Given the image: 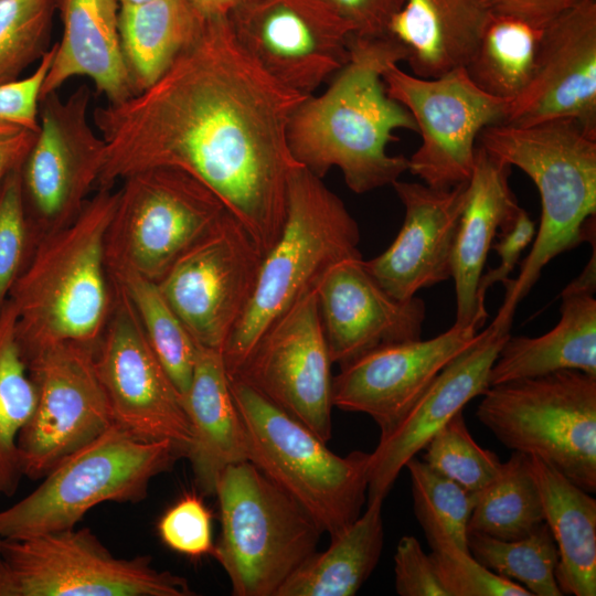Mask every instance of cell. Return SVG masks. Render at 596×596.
<instances>
[{"label":"cell","mask_w":596,"mask_h":596,"mask_svg":"<svg viewBox=\"0 0 596 596\" xmlns=\"http://www.w3.org/2000/svg\"><path fill=\"white\" fill-rule=\"evenodd\" d=\"M307 96L257 63L226 15L205 17L153 84L94 110L105 143L97 189L149 168L181 169L222 200L265 255L283 228L290 174L301 167L287 129Z\"/></svg>","instance_id":"6da1fadb"},{"label":"cell","mask_w":596,"mask_h":596,"mask_svg":"<svg viewBox=\"0 0 596 596\" xmlns=\"http://www.w3.org/2000/svg\"><path fill=\"white\" fill-rule=\"evenodd\" d=\"M406 57L390 35L352 34L345 65L322 94L308 95L290 117L287 139L295 160L322 179L338 168L356 194L392 185L408 171V158L386 149L395 130L417 132V127L383 82L384 72Z\"/></svg>","instance_id":"7a4b0ae2"},{"label":"cell","mask_w":596,"mask_h":596,"mask_svg":"<svg viewBox=\"0 0 596 596\" xmlns=\"http://www.w3.org/2000/svg\"><path fill=\"white\" fill-rule=\"evenodd\" d=\"M117 200L118 189L98 188L70 224L30 247L9 295L24 360L54 343L97 345L114 302L105 241Z\"/></svg>","instance_id":"3957f363"},{"label":"cell","mask_w":596,"mask_h":596,"mask_svg":"<svg viewBox=\"0 0 596 596\" xmlns=\"http://www.w3.org/2000/svg\"><path fill=\"white\" fill-rule=\"evenodd\" d=\"M479 145L522 170L541 199V221L517 278L503 285V304L496 316L512 322L517 305L556 256L595 237L596 134L574 119L529 126L507 123L486 127Z\"/></svg>","instance_id":"277c9868"},{"label":"cell","mask_w":596,"mask_h":596,"mask_svg":"<svg viewBox=\"0 0 596 596\" xmlns=\"http://www.w3.org/2000/svg\"><path fill=\"white\" fill-rule=\"evenodd\" d=\"M360 238L356 221L322 178L295 169L279 237L264 255L248 306L222 350L227 374L283 313L317 289L332 266L362 257Z\"/></svg>","instance_id":"5b68a950"},{"label":"cell","mask_w":596,"mask_h":596,"mask_svg":"<svg viewBox=\"0 0 596 596\" xmlns=\"http://www.w3.org/2000/svg\"><path fill=\"white\" fill-rule=\"evenodd\" d=\"M248 446V460L333 536L362 513L370 453L342 457L302 423L252 386L228 376Z\"/></svg>","instance_id":"8992f818"},{"label":"cell","mask_w":596,"mask_h":596,"mask_svg":"<svg viewBox=\"0 0 596 596\" xmlns=\"http://www.w3.org/2000/svg\"><path fill=\"white\" fill-rule=\"evenodd\" d=\"M221 535L212 556L234 596H277L317 551L323 531L309 513L249 460L219 475Z\"/></svg>","instance_id":"52a82bcc"},{"label":"cell","mask_w":596,"mask_h":596,"mask_svg":"<svg viewBox=\"0 0 596 596\" xmlns=\"http://www.w3.org/2000/svg\"><path fill=\"white\" fill-rule=\"evenodd\" d=\"M182 450L168 440L135 438L113 424L55 465L32 492L0 510V539H22L75 528L104 502L137 503L151 480Z\"/></svg>","instance_id":"ba28073f"},{"label":"cell","mask_w":596,"mask_h":596,"mask_svg":"<svg viewBox=\"0 0 596 596\" xmlns=\"http://www.w3.org/2000/svg\"><path fill=\"white\" fill-rule=\"evenodd\" d=\"M476 417L512 451L596 491V375L560 370L490 385Z\"/></svg>","instance_id":"9c48e42d"},{"label":"cell","mask_w":596,"mask_h":596,"mask_svg":"<svg viewBox=\"0 0 596 596\" xmlns=\"http://www.w3.org/2000/svg\"><path fill=\"white\" fill-rule=\"evenodd\" d=\"M120 182L105 241L110 278L132 272L157 283L227 210L209 187L178 168H149Z\"/></svg>","instance_id":"30bf717a"},{"label":"cell","mask_w":596,"mask_h":596,"mask_svg":"<svg viewBox=\"0 0 596 596\" xmlns=\"http://www.w3.org/2000/svg\"><path fill=\"white\" fill-rule=\"evenodd\" d=\"M151 557L115 556L89 529L0 539V596H191Z\"/></svg>","instance_id":"8fae6325"},{"label":"cell","mask_w":596,"mask_h":596,"mask_svg":"<svg viewBox=\"0 0 596 596\" xmlns=\"http://www.w3.org/2000/svg\"><path fill=\"white\" fill-rule=\"evenodd\" d=\"M92 92L78 86L40 100L39 128L21 167L30 247L70 224L97 187L105 143L89 116Z\"/></svg>","instance_id":"7c38bea8"},{"label":"cell","mask_w":596,"mask_h":596,"mask_svg":"<svg viewBox=\"0 0 596 596\" xmlns=\"http://www.w3.org/2000/svg\"><path fill=\"white\" fill-rule=\"evenodd\" d=\"M383 82L386 94L411 113L421 135L408 171L436 189L467 182L480 132L504 123L510 103L477 87L465 67L421 77L394 64L384 72Z\"/></svg>","instance_id":"4fadbf2b"},{"label":"cell","mask_w":596,"mask_h":596,"mask_svg":"<svg viewBox=\"0 0 596 596\" xmlns=\"http://www.w3.org/2000/svg\"><path fill=\"white\" fill-rule=\"evenodd\" d=\"M263 257L226 210L157 281L198 345L222 352L248 306Z\"/></svg>","instance_id":"5bb4252c"},{"label":"cell","mask_w":596,"mask_h":596,"mask_svg":"<svg viewBox=\"0 0 596 596\" xmlns=\"http://www.w3.org/2000/svg\"><path fill=\"white\" fill-rule=\"evenodd\" d=\"M95 351L93 345L61 342L25 358L36 402L17 441L23 476L42 479L114 424Z\"/></svg>","instance_id":"9a60e30c"},{"label":"cell","mask_w":596,"mask_h":596,"mask_svg":"<svg viewBox=\"0 0 596 596\" xmlns=\"http://www.w3.org/2000/svg\"><path fill=\"white\" fill-rule=\"evenodd\" d=\"M113 287V309L95 351L113 423L140 440L171 441L187 457L192 430L183 400L152 351L127 294L115 283Z\"/></svg>","instance_id":"2e32d148"},{"label":"cell","mask_w":596,"mask_h":596,"mask_svg":"<svg viewBox=\"0 0 596 596\" xmlns=\"http://www.w3.org/2000/svg\"><path fill=\"white\" fill-rule=\"evenodd\" d=\"M226 17L245 51L302 95H312L350 57L354 29L327 0H247Z\"/></svg>","instance_id":"e0dca14e"},{"label":"cell","mask_w":596,"mask_h":596,"mask_svg":"<svg viewBox=\"0 0 596 596\" xmlns=\"http://www.w3.org/2000/svg\"><path fill=\"white\" fill-rule=\"evenodd\" d=\"M317 292L283 313L228 376L242 380L327 443L332 435V373Z\"/></svg>","instance_id":"ac0fdd59"},{"label":"cell","mask_w":596,"mask_h":596,"mask_svg":"<svg viewBox=\"0 0 596 596\" xmlns=\"http://www.w3.org/2000/svg\"><path fill=\"white\" fill-rule=\"evenodd\" d=\"M478 330L454 323L432 339L392 343L361 355L333 376V407L365 414L380 436L389 434L440 371L476 340Z\"/></svg>","instance_id":"d6986e66"},{"label":"cell","mask_w":596,"mask_h":596,"mask_svg":"<svg viewBox=\"0 0 596 596\" xmlns=\"http://www.w3.org/2000/svg\"><path fill=\"white\" fill-rule=\"evenodd\" d=\"M574 119L596 134V0H584L542 30L531 78L504 123Z\"/></svg>","instance_id":"ffe728a7"},{"label":"cell","mask_w":596,"mask_h":596,"mask_svg":"<svg viewBox=\"0 0 596 596\" xmlns=\"http://www.w3.org/2000/svg\"><path fill=\"white\" fill-rule=\"evenodd\" d=\"M512 323L494 319L476 340L453 359L415 402L401 422L380 436L370 453L368 500L385 499L405 464L468 402L482 395L499 351Z\"/></svg>","instance_id":"44dd1931"},{"label":"cell","mask_w":596,"mask_h":596,"mask_svg":"<svg viewBox=\"0 0 596 596\" xmlns=\"http://www.w3.org/2000/svg\"><path fill=\"white\" fill-rule=\"evenodd\" d=\"M316 292L330 358L340 368L380 347L422 339L424 300L391 296L362 257L332 266Z\"/></svg>","instance_id":"7402d4cb"},{"label":"cell","mask_w":596,"mask_h":596,"mask_svg":"<svg viewBox=\"0 0 596 596\" xmlns=\"http://www.w3.org/2000/svg\"><path fill=\"white\" fill-rule=\"evenodd\" d=\"M467 182L450 189L400 179L392 184L404 206L403 224L392 244L363 264L394 298L408 300L421 289L450 278L451 254Z\"/></svg>","instance_id":"603a6c76"},{"label":"cell","mask_w":596,"mask_h":596,"mask_svg":"<svg viewBox=\"0 0 596 596\" xmlns=\"http://www.w3.org/2000/svg\"><path fill=\"white\" fill-rule=\"evenodd\" d=\"M510 172L508 163L478 145L450 260L456 292L455 323L480 329L488 317L486 307L478 300V284L498 233L520 210L509 185Z\"/></svg>","instance_id":"cb8c5ba5"},{"label":"cell","mask_w":596,"mask_h":596,"mask_svg":"<svg viewBox=\"0 0 596 596\" xmlns=\"http://www.w3.org/2000/svg\"><path fill=\"white\" fill-rule=\"evenodd\" d=\"M596 247L583 272L561 294V318L549 332L509 334L493 362L489 385L560 370L596 375Z\"/></svg>","instance_id":"d4e9b609"},{"label":"cell","mask_w":596,"mask_h":596,"mask_svg":"<svg viewBox=\"0 0 596 596\" xmlns=\"http://www.w3.org/2000/svg\"><path fill=\"white\" fill-rule=\"evenodd\" d=\"M63 32L44 78L41 99L73 77H87L109 104L135 95L125 63L117 0H54Z\"/></svg>","instance_id":"484cf974"},{"label":"cell","mask_w":596,"mask_h":596,"mask_svg":"<svg viewBox=\"0 0 596 596\" xmlns=\"http://www.w3.org/2000/svg\"><path fill=\"white\" fill-rule=\"evenodd\" d=\"M183 404L192 430L187 458L194 481L202 493L214 494L222 470L248 460L246 433L221 351L198 345L192 381Z\"/></svg>","instance_id":"4316f807"},{"label":"cell","mask_w":596,"mask_h":596,"mask_svg":"<svg viewBox=\"0 0 596 596\" xmlns=\"http://www.w3.org/2000/svg\"><path fill=\"white\" fill-rule=\"evenodd\" d=\"M493 15L491 0H406L389 35L406 50L412 74L436 77L466 66Z\"/></svg>","instance_id":"83f0119b"},{"label":"cell","mask_w":596,"mask_h":596,"mask_svg":"<svg viewBox=\"0 0 596 596\" xmlns=\"http://www.w3.org/2000/svg\"><path fill=\"white\" fill-rule=\"evenodd\" d=\"M558 551L555 570L564 595H596V500L550 464L528 456Z\"/></svg>","instance_id":"f1b7e54d"},{"label":"cell","mask_w":596,"mask_h":596,"mask_svg":"<svg viewBox=\"0 0 596 596\" xmlns=\"http://www.w3.org/2000/svg\"><path fill=\"white\" fill-rule=\"evenodd\" d=\"M204 18L191 0L119 6L120 44L135 94L172 65L195 39Z\"/></svg>","instance_id":"f546056e"},{"label":"cell","mask_w":596,"mask_h":596,"mask_svg":"<svg viewBox=\"0 0 596 596\" xmlns=\"http://www.w3.org/2000/svg\"><path fill=\"white\" fill-rule=\"evenodd\" d=\"M383 499L368 508L329 546L310 555L284 583L277 596H353L376 567L384 543Z\"/></svg>","instance_id":"4dcf8cb0"},{"label":"cell","mask_w":596,"mask_h":596,"mask_svg":"<svg viewBox=\"0 0 596 596\" xmlns=\"http://www.w3.org/2000/svg\"><path fill=\"white\" fill-rule=\"evenodd\" d=\"M543 522L542 500L529 457L512 451L497 478L475 493L468 533L511 541L528 536Z\"/></svg>","instance_id":"1f68e13d"},{"label":"cell","mask_w":596,"mask_h":596,"mask_svg":"<svg viewBox=\"0 0 596 596\" xmlns=\"http://www.w3.org/2000/svg\"><path fill=\"white\" fill-rule=\"evenodd\" d=\"M542 30L494 14L465 70L485 93L513 102L528 85Z\"/></svg>","instance_id":"d6a6232c"},{"label":"cell","mask_w":596,"mask_h":596,"mask_svg":"<svg viewBox=\"0 0 596 596\" xmlns=\"http://www.w3.org/2000/svg\"><path fill=\"white\" fill-rule=\"evenodd\" d=\"M15 321V308L8 299L0 313V493L7 497L14 494L23 477L17 441L36 402Z\"/></svg>","instance_id":"836d02e7"},{"label":"cell","mask_w":596,"mask_h":596,"mask_svg":"<svg viewBox=\"0 0 596 596\" xmlns=\"http://www.w3.org/2000/svg\"><path fill=\"white\" fill-rule=\"evenodd\" d=\"M110 279L127 294L152 351L184 400L194 371L196 342L156 281L132 272Z\"/></svg>","instance_id":"e575fe53"},{"label":"cell","mask_w":596,"mask_h":596,"mask_svg":"<svg viewBox=\"0 0 596 596\" xmlns=\"http://www.w3.org/2000/svg\"><path fill=\"white\" fill-rule=\"evenodd\" d=\"M469 553L493 573L515 581L532 596H561L555 570L558 551L545 522L528 536L499 540L480 533H468Z\"/></svg>","instance_id":"d590c367"},{"label":"cell","mask_w":596,"mask_h":596,"mask_svg":"<svg viewBox=\"0 0 596 596\" xmlns=\"http://www.w3.org/2000/svg\"><path fill=\"white\" fill-rule=\"evenodd\" d=\"M404 468L409 472L414 514L430 549L450 543L469 552L468 523L475 494L416 456Z\"/></svg>","instance_id":"8d00e7d4"},{"label":"cell","mask_w":596,"mask_h":596,"mask_svg":"<svg viewBox=\"0 0 596 596\" xmlns=\"http://www.w3.org/2000/svg\"><path fill=\"white\" fill-rule=\"evenodd\" d=\"M54 0H0V86L49 51Z\"/></svg>","instance_id":"74e56055"},{"label":"cell","mask_w":596,"mask_h":596,"mask_svg":"<svg viewBox=\"0 0 596 596\" xmlns=\"http://www.w3.org/2000/svg\"><path fill=\"white\" fill-rule=\"evenodd\" d=\"M424 449L423 460L430 468L473 494L497 478L503 464L497 454L475 441L462 412L445 424Z\"/></svg>","instance_id":"f35d334b"},{"label":"cell","mask_w":596,"mask_h":596,"mask_svg":"<svg viewBox=\"0 0 596 596\" xmlns=\"http://www.w3.org/2000/svg\"><path fill=\"white\" fill-rule=\"evenodd\" d=\"M429 557L446 596H532L520 584L493 573L454 544L433 547Z\"/></svg>","instance_id":"ab89813d"},{"label":"cell","mask_w":596,"mask_h":596,"mask_svg":"<svg viewBox=\"0 0 596 596\" xmlns=\"http://www.w3.org/2000/svg\"><path fill=\"white\" fill-rule=\"evenodd\" d=\"M30 251V233L20 180L13 170L0 187V313Z\"/></svg>","instance_id":"60d3db41"},{"label":"cell","mask_w":596,"mask_h":596,"mask_svg":"<svg viewBox=\"0 0 596 596\" xmlns=\"http://www.w3.org/2000/svg\"><path fill=\"white\" fill-rule=\"evenodd\" d=\"M212 519L202 497L187 493L160 518L158 532L171 550L199 558L213 554Z\"/></svg>","instance_id":"b9f144b4"},{"label":"cell","mask_w":596,"mask_h":596,"mask_svg":"<svg viewBox=\"0 0 596 596\" xmlns=\"http://www.w3.org/2000/svg\"><path fill=\"white\" fill-rule=\"evenodd\" d=\"M54 51L55 45L49 49L29 76L0 86V120L38 131L42 85Z\"/></svg>","instance_id":"7bdbcfd3"},{"label":"cell","mask_w":596,"mask_h":596,"mask_svg":"<svg viewBox=\"0 0 596 596\" xmlns=\"http://www.w3.org/2000/svg\"><path fill=\"white\" fill-rule=\"evenodd\" d=\"M394 585L401 596H446L439 584L429 554L419 541L404 535L394 554Z\"/></svg>","instance_id":"ee69618b"},{"label":"cell","mask_w":596,"mask_h":596,"mask_svg":"<svg viewBox=\"0 0 596 596\" xmlns=\"http://www.w3.org/2000/svg\"><path fill=\"white\" fill-rule=\"evenodd\" d=\"M535 224L520 207L515 217L505 225L497 235V241L491 245L500 257V264L487 273H483L478 284V300L485 306L487 290L494 284H504L515 266L519 264L522 252L533 242Z\"/></svg>","instance_id":"f6af8a7d"},{"label":"cell","mask_w":596,"mask_h":596,"mask_svg":"<svg viewBox=\"0 0 596 596\" xmlns=\"http://www.w3.org/2000/svg\"><path fill=\"white\" fill-rule=\"evenodd\" d=\"M359 36H386L393 17L406 0H327Z\"/></svg>","instance_id":"bcb514c9"},{"label":"cell","mask_w":596,"mask_h":596,"mask_svg":"<svg viewBox=\"0 0 596 596\" xmlns=\"http://www.w3.org/2000/svg\"><path fill=\"white\" fill-rule=\"evenodd\" d=\"M584 0H491L494 14L520 20L543 30L563 12Z\"/></svg>","instance_id":"7dc6e473"},{"label":"cell","mask_w":596,"mask_h":596,"mask_svg":"<svg viewBox=\"0 0 596 596\" xmlns=\"http://www.w3.org/2000/svg\"><path fill=\"white\" fill-rule=\"evenodd\" d=\"M35 135L26 127L0 120V187L9 173L21 167Z\"/></svg>","instance_id":"c3c4849f"},{"label":"cell","mask_w":596,"mask_h":596,"mask_svg":"<svg viewBox=\"0 0 596 596\" xmlns=\"http://www.w3.org/2000/svg\"><path fill=\"white\" fill-rule=\"evenodd\" d=\"M203 17L227 15L247 0H191Z\"/></svg>","instance_id":"681fc988"},{"label":"cell","mask_w":596,"mask_h":596,"mask_svg":"<svg viewBox=\"0 0 596 596\" xmlns=\"http://www.w3.org/2000/svg\"><path fill=\"white\" fill-rule=\"evenodd\" d=\"M147 1H150V0H117L119 6L139 4V3L147 2Z\"/></svg>","instance_id":"f907efd6"},{"label":"cell","mask_w":596,"mask_h":596,"mask_svg":"<svg viewBox=\"0 0 596 596\" xmlns=\"http://www.w3.org/2000/svg\"><path fill=\"white\" fill-rule=\"evenodd\" d=\"M1 494V493H0Z\"/></svg>","instance_id":"816d5d0a"}]
</instances>
